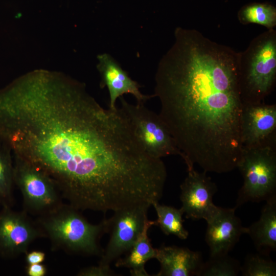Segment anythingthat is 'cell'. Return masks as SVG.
Returning a JSON list of instances; mask_svg holds the SVG:
<instances>
[{
  "instance_id": "6da1fadb",
  "label": "cell",
  "mask_w": 276,
  "mask_h": 276,
  "mask_svg": "<svg viewBox=\"0 0 276 276\" xmlns=\"http://www.w3.org/2000/svg\"><path fill=\"white\" fill-rule=\"evenodd\" d=\"M0 138L80 211L121 205L147 164L121 108H103L84 84L56 72L34 71L0 89Z\"/></svg>"
},
{
  "instance_id": "7a4b0ae2",
  "label": "cell",
  "mask_w": 276,
  "mask_h": 276,
  "mask_svg": "<svg viewBox=\"0 0 276 276\" xmlns=\"http://www.w3.org/2000/svg\"><path fill=\"white\" fill-rule=\"evenodd\" d=\"M153 95L186 166L216 173L237 168L243 104L237 68L195 59L156 84Z\"/></svg>"
},
{
  "instance_id": "3957f363",
  "label": "cell",
  "mask_w": 276,
  "mask_h": 276,
  "mask_svg": "<svg viewBox=\"0 0 276 276\" xmlns=\"http://www.w3.org/2000/svg\"><path fill=\"white\" fill-rule=\"evenodd\" d=\"M35 222L44 237L50 240L52 249L87 256H101L103 253L99 240L108 232V219L91 224L80 210L63 204L54 211L38 217Z\"/></svg>"
},
{
  "instance_id": "277c9868",
  "label": "cell",
  "mask_w": 276,
  "mask_h": 276,
  "mask_svg": "<svg viewBox=\"0 0 276 276\" xmlns=\"http://www.w3.org/2000/svg\"><path fill=\"white\" fill-rule=\"evenodd\" d=\"M275 81L276 31L267 29L239 52V82L243 105L264 102Z\"/></svg>"
},
{
  "instance_id": "5b68a950",
  "label": "cell",
  "mask_w": 276,
  "mask_h": 276,
  "mask_svg": "<svg viewBox=\"0 0 276 276\" xmlns=\"http://www.w3.org/2000/svg\"><path fill=\"white\" fill-rule=\"evenodd\" d=\"M275 133L256 145L242 147L237 168L243 179L236 207L266 201L276 195Z\"/></svg>"
},
{
  "instance_id": "8992f818",
  "label": "cell",
  "mask_w": 276,
  "mask_h": 276,
  "mask_svg": "<svg viewBox=\"0 0 276 276\" xmlns=\"http://www.w3.org/2000/svg\"><path fill=\"white\" fill-rule=\"evenodd\" d=\"M14 182L22 197L23 211L37 217L49 214L64 203L52 179L29 162L13 155Z\"/></svg>"
},
{
  "instance_id": "52a82bcc",
  "label": "cell",
  "mask_w": 276,
  "mask_h": 276,
  "mask_svg": "<svg viewBox=\"0 0 276 276\" xmlns=\"http://www.w3.org/2000/svg\"><path fill=\"white\" fill-rule=\"evenodd\" d=\"M119 99L120 107L148 153L157 158L169 155L182 156L168 127L159 114L148 109L144 104H131L123 96Z\"/></svg>"
},
{
  "instance_id": "ba28073f",
  "label": "cell",
  "mask_w": 276,
  "mask_h": 276,
  "mask_svg": "<svg viewBox=\"0 0 276 276\" xmlns=\"http://www.w3.org/2000/svg\"><path fill=\"white\" fill-rule=\"evenodd\" d=\"M150 206L143 204L113 212V215L108 219L109 239L99 264L110 265L113 261L131 248L148 220Z\"/></svg>"
},
{
  "instance_id": "9c48e42d",
  "label": "cell",
  "mask_w": 276,
  "mask_h": 276,
  "mask_svg": "<svg viewBox=\"0 0 276 276\" xmlns=\"http://www.w3.org/2000/svg\"><path fill=\"white\" fill-rule=\"evenodd\" d=\"M25 211L17 212L11 208L0 211V256L15 258L28 251L31 244L44 237L36 223Z\"/></svg>"
},
{
  "instance_id": "30bf717a",
  "label": "cell",
  "mask_w": 276,
  "mask_h": 276,
  "mask_svg": "<svg viewBox=\"0 0 276 276\" xmlns=\"http://www.w3.org/2000/svg\"><path fill=\"white\" fill-rule=\"evenodd\" d=\"M187 171L188 174L180 186L181 208L186 218L203 219L208 222L219 208L213 201L217 186L206 172L196 171L194 166L187 167Z\"/></svg>"
},
{
  "instance_id": "8fae6325",
  "label": "cell",
  "mask_w": 276,
  "mask_h": 276,
  "mask_svg": "<svg viewBox=\"0 0 276 276\" xmlns=\"http://www.w3.org/2000/svg\"><path fill=\"white\" fill-rule=\"evenodd\" d=\"M237 208L219 207L216 214L207 222L205 241L210 249V256L228 254L238 242L247 227L236 215Z\"/></svg>"
},
{
  "instance_id": "7c38bea8",
  "label": "cell",
  "mask_w": 276,
  "mask_h": 276,
  "mask_svg": "<svg viewBox=\"0 0 276 276\" xmlns=\"http://www.w3.org/2000/svg\"><path fill=\"white\" fill-rule=\"evenodd\" d=\"M97 67L100 74L102 88L106 87L109 96V108L115 109L116 101L124 94H131L139 104L145 103L154 95L143 94L141 86L132 79L119 63L109 54L104 53L98 56Z\"/></svg>"
},
{
  "instance_id": "4fadbf2b",
  "label": "cell",
  "mask_w": 276,
  "mask_h": 276,
  "mask_svg": "<svg viewBox=\"0 0 276 276\" xmlns=\"http://www.w3.org/2000/svg\"><path fill=\"white\" fill-rule=\"evenodd\" d=\"M276 105L264 102L243 105L240 123L242 147L259 144L275 133Z\"/></svg>"
},
{
  "instance_id": "5bb4252c",
  "label": "cell",
  "mask_w": 276,
  "mask_h": 276,
  "mask_svg": "<svg viewBox=\"0 0 276 276\" xmlns=\"http://www.w3.org/2000/svg\"><path fill=\"white\" fill-rule=\"evenodd\" d=\"M155 258L160 270L155 276H199L203 264L201 254L187 247L161 245Z\"/></svg>"
},
{
  "instance_id": "9a60e30c",
  "label": "cell",
  "mask_w": 276,
  "mask_h": 276,
  "mask_svg": "<svg viewBox=\"0 0 276 276\" xmlns=\"http://www.w3.org/2000/svg\"><path fill=\"white\" fill-rule=\"evenodd\" d=\"M259 219L247 227L257 250L267 256L276 250V195L266 200Z\"/></svg>"
},
{
  "instance_id": "2e32d148",
  "label": "cell",
  "mask_w": 276,
  "mask_h": 276,
  "mask_svg": "<svg viewBox=\"0 0 276 276\" xmlns=\"http://www.w3.org/2000/svg\"><path fill=\"white\" fill-rule=\"evenodd\" d=\"M155 225V221L148 219L146 221L143 231L126 252V255L123 258L117 259L116 267L128 268L132 276L150 275L145 266L149 260L155 258L156 250L151 243L148 232L149 228Z\"/></svg>"
},
{
  "instance_id": "e0dca14e",
  "label": "cell",
  "mask_w": 276,
  "mask_h": 276,
  "mask_svg": "<svg viewBox=\"0 0 276 276\" xmlns=\"http://www.w3.org/2000/svg\"><path fill=\"white\" fill-rule=\"evenodd\" d=\"M152 205L157 215L155 225L159 227L164 234L172 235L182 240L188 238L189 232L183 226L184 212L181 208L177 209L160 204L158 202H154Z\"/></svg>"
},
{
  "instance_id": "ac0fdd59",
  "label": "cell",
  "mask_w": 276,
  "mask_h": 276,
  "mask_svg": "<svg viewBox=\"0 0 276 276\" xmlns=\"http://www.w3.org/2000/svg\"><path fill=\"white\" fill-rule=\"evenodd\" d=\"M12 151L0 138V205L11 208L13 204L14 164Z\"/></svg>"
},
{
  "instance_id": "d6986e66",
  "label": "cell",
  "mask_w": 276,
  "mask_h": 276,
  "mask_svg": "<svg viewBox=\"0 0 276 276\" xmlns=\"http://www.w3.org/2000/svg\"><path fill=\"white\" fill-rule=\"evenodd\" d=\"M238 18L243 25L255 24L272 29L276 26V9L268 4H251L239 10Z\"/></svg>"
},
{
  "instance_id": "ffe728a7",
  "label": "cell",
  "mask_w": 276,
  "mask_h": 276,
  "mask_svg": "<svg viewBox=\"0 0 276 276\" xmlns=\"http://www.w3.org/2000/svg\"><path fill=\"white\" fill-rule=\"evenodd\" d=\"M241 266L228 254L210 256L203 262L199 276H237L240 272Z\"/></svg>"
},
{
  "instance_id": "44dd1931",
  "label": "cell",
  "mask_w": 276,
  "mask_h": 276,
  "mask_svg": "<svg viewBox=\"0 0 276 276\" xmlns=\"http://www.w3.org/2000/svg\"><path fill=\"white\" fill-rule=\"evenodd\" d=\"M266 256L261 253L248 254L241 266L242 275L275 276L276 263Z\"/></svg>"
},
{
  "instance_id": "7402d4cb",
  "label": "cell",
  "mask_w": 276,
  "mask_h": 276,
  "mask_svg": "<svg viewBox=\"0 0 276 276\" xmlns=\"http://www.w3.org/2000/svg\"><path fill=\"white\" fill-rule=\"evenodd\" d=\"M110 265L98 264L97 266H91L80 269L77 273L78 276H112L115 274Z\"/></svg>"
},
{
  "instance_id": "603a6c76",
  "label": "cell",
  "mask_w": 276,
  "mask_h": 276,
  "mask_svg": "<svg viewBox=\"0 0 276 276\" xmlns=\"http://www.w3.org/2000/svg\"><path fill=\"white\" fill-rule=\"evenodd\" d=\"M26 270L28 276H44L47 272L46 266L41 263L28 264Z\"/></svg>"
},
{
  "instance_id": "cb8c5ba5",
  "label": "cell",
  "mask_w": 276,
  "mask_h": 276,
  "mask_svg": "<svg viewBox=\"0 0 276 276\" xmlns=\"http://www.w3.org/2000/svg\"><path fill=\"white\" fill-rule=\"evenodd\" d=\"M45 259V254L39 250H33L26 253V261L28 264L42 263Z\"/></svg>"
}]
</instances>
